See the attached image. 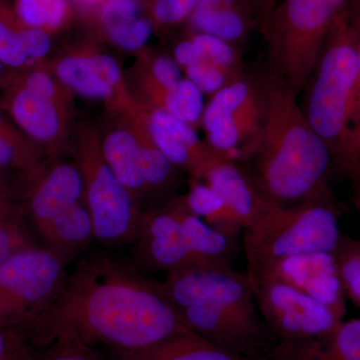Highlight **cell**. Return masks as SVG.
<instances>
[{
    "instance_id": "obj_1",
    "label": "cell",
    "mask_w": 360,
    "mask_h": 360,
    "mask_svg": "<svg viewBox=\"0 0 360 360\" xmlns=\"http://www.w3.org/2000/svg\"><path fill=\"white\" fill-rule=\"evenodd\" d=\"M160 283L106 257L82 259L53 304L25 336L40 350L58 345L134 352L186 333Z\"/></svg>"
},
{
    "instance_id": "obj_2",
    "label": "cell",
    "mask_w": 360,
    "mask_h": 360,
    "mask_svg": "<svg viewBox=\"0 0 360 360\" xmlns=\"http://www.w3.org/2000/svg\"><path fill=\"white\" fill-rule=\"evenodd\" d=\"M262 72V129L255 146L236 163L265 202L292 205L329 184L333 156L310 125L297 96L265 63Z\"/></svg>"
},
{
    "instance_id": "obj_3",
    "label": "cell",
    "mask_w": 360,
    "mask_h": 360,
    "mask_svg": "<svg viewBox=\"0 0 360 360\" xmlns=\"http://www.w3.org/2000/svg\"><path fill=\"white\" fill-rule=\"evenodd\" d=\"M343 206L330 186L321 187L295 205L265 203L243 231L248 277L284 258L335 252L341 238Z\"/></svg>"
},
{
    "instance_id": "obj_4",
    "label": "cell",
    "mask_w": 360,
    "mask_h": 360,
    "mask_svg": "<svg viewBox=\"0 0 360 360\" xmlns=\"http://www.w3.org/2000/svg\"><path fill=\"white\" fill-rule=\"evenodd\" d=\"M359 71V37L347 6L324 41L304 87L307 101L302 108L312 129L328 146L335 167L347 141Z\"/></svg>"
},
{
    "instance_id": "obj_5",
    "label": "cell",
    "mask_w": 360,
    "mask_h": 360,
    "mask_svg": "<svg viewBox=\"0 0 360 360\" xmlns=\"http://www.w3.org/2000/svg\"><path fill=\"white\" fill-rule=\"evenodd\" d=\"M349 0H279L258 22L266 46L265 65L300 96L324 41Z\"/></svg>"
},
{
    "instance_id": "obj_6",
    "label": "cell",
    "mask_w": 360,
    "mask_h": 360,
    "mask_svg": "<svg viewBox=\"0 0 360 360\" xmlns=\"http://www.w3.org/2000/svg\"><path fill=\"white\" fill-rule=\"evenodd\" d=\"M65 267L56 252L37 243L15 251L0 266V328L25 336L63 290Z\"/></svg>"
},
{
    "instance_id": "obj_7",
    "label": "cell",
    "mask_w": 360,
    "mask_h": 360,
    "mask_svg": "<svg viewBox=\"0 0 360 360\" xmlns=\"http://www.w3.org/2000/svg\"><path fill=\"white\" fill-rule=\"evenodd\" d=\"M264 116L262 68H246L236 82L212 96L201 123L207 143L238 162L257 143Z\"/></svg>"
},
{
    "instance_id": "obj_8",
    "label": "cell",
    "mask_w": 360,
    "mask_h": 360,
    "mask_svg": "<svg viewBox=\"0 0 360 360\" xmlns=\"http://www.w3.org/2000/svg\"><path fill=\"white\" fill-rule=\"evenodd\" d=\"M84 200L94 221V238L103 245L134 243L143 212L104 160L101 143L85 137L79 148Z\"/></svg>"
},
{
    "instance_id": "obj_9",
    "label": "cell",
    "mask_w": 360,
    "mask_h": 360,
    "mask_svg": "<svg viewBox=\"0 0 360 360\" xmlns=\"http://www.w3.org/2000/svg\"><path fill=\"white\" fill-rule=\"evenodd\" d=\"M160 286L175 309L224 307L248 316H260L248 274L238 271L229 262H193L167 274Z\"/></svg>"
},
{
    "instance_id": "obj_10",
    "label": "cell",
    "mask_w": 360,
    "mask_h": 360,
    "mask_svg": "<svg viewBox=\"0 0 360 360\" xmlns=\"http://www.w3.org/2000/svg\"><path fill=\"white\" fill-rule=\"evenodd\" d=\"M250 283L258 312L277 341L323 338L343 321L326 305L283 281L259 278Z\"/></svg>"
},
{
    "instance_id": "obj_11",
    "label": "cell",
    "mask_w": 360,
    "mask_h": 360,
    "mask_svg": "<svg viewBox=\"0 0 360 360\" xmlns=\"http://www.w3.org/2000/svg\"><path fill=\"white\" fill-rule=\"evenodd\" d=\"M23 174L26 188L20 200L25 217L40 234L77 203L84 200V184L79 167L60 162L49 169Z\"/></svg>"
},
{
    "instance_id": "obj_12",
    "label": "cell",
    "mask_w": 360,
    "mask_h": 360,
    "mask_svg": "<svg viewBox=\"0 0 360 360\" xmlns=\"http://www.w3.org/2000/svg\"><path fill=\"white\" fill-rule=\"evenodd\" d=\"M250 281L271 278L292 286L329 307L343 319L347 304L333 252H314L278 260Z\"/></svg>"
},
{
    "instance_id": "obj_13",
    "label": "cell",
    "mask_w": 360,
    "mask_h": 360,
    "mask_svg": "<svg viewBox=\"0 0 360 360\" xmlns=\"http://www.w3.org/2000/svg\"><path fill=\"white\" fill-rule=\"evenodd\" d=\"M136 257L144 267L167 274L201 262L187 245L174 196L158 207L143 212L135 240Z\"/></svg>"
},
{
    "instance_id": "obj_14",
    "label": "cell",
    "mask_w": 360,
    "mask_h": 360,
    "mask_svg": "<svg viewBox=\"0 0 360 360\" xmlns=\"http://www.w3.org/2000/svg\"><path fill=\"white\" fill-rule=\"evenodd\" d=\"M0 89V108L8 113L26 136L39 146L58 139L63 129L58 99L28 86L18 70L7 71Z\"/></svg>"
},
{
    "instance_id": "obj_15",
    "label": "cell",
    "mask_w": 360,
    "mask_h": 360,
    "mask_svg": "<svg viewBox=\"0 0 360 360\" xmlns=\"http://www.w3.org/2000/svg\"><path fill=\"white\" fill-rule=\"evenodd\" d=\"M151 139L177 169L191 179H205L206 174L224 158L206 142L203 143L193 127L160 110L151 108L146 116Z\"/></svg>"
},
{
    "instance_id": "obj_16",
    "label": "cell",
    "mask_w": 360,
    "mask_h": 360,
    "mask_svg": "<svg viewBox=\"0 0 360 360\" xmlns=\"http://www.w3.org/2000/svg\"><path fill=\"white\" fill-rule=\"evenodd\" d=\"M56 75L68 89L91 99H110L122 84L120 66L108 54L61 59L56 65Z\"/></svg>"
},
{
    "instance_id": "obj_17",
    "label": "cell",
    "mask_w": 360,
    "mask_h": 360,
    "mask_svg": "<svg viewBox=\"0 0 360 360\" xmlns=\"http://www.w3.org/2000/svg\"><path fill=\"white\" fill-rule=\"evenodd\" d=\"M202 181L221 196L243 229L257 219L266 203L238 163L227 158L217 161Z\"/></svg>"
},
{
    "instance_id": "obj_18",
    "label": "cell",
    "mask_w": 360,
    "mask_h": 360,
    "mask_svg": "<svg viewBox=\"0 0 360 360\" xmlns=\"http://www.w3.org/2000/svg\"><path fill=\"white\" fill-rule=\"evenodd\" d=\"M51 40L46 30L28 27L0 4V61L8 70L35 66L49 54Z\"/></svg>"
},
{
    "instance_id": "obj_19",
    "label": "cell",
    "mask_w": 360,
    "mask_h": 360,
    "mask_svg": "<svg viewBox=\"0 0 360 360\" xmlns=\"http://www.w3.org/2000/svg\"><path fill=\"white\" fill-rule=\"evenodd\" d=\"M110 354L113 360H250L229 352L191 330L143 349L110 352Z\"/></svg>"
},
{
    "instance_id": "obj_20",
    "label": "cell",
    "mask_w": 360,
    "mask_h": 360,
    "mask_svg": "<svg viewBox=\"0 0 360 360\" xmlns=\"http://www.w3.org/2000/svg\"><path fill=\"white\" fill-rule=\"evenodd\" d=\"M101 150L111 172L139 203L148 188L142 172L137 134L124 129L113 130L101 142Z\"/></svg>"
},
{
    "instance_id": "obj_21",
    "label": "cell",
    "mask_w": 360,
    "mask_h": 360,
    "mask_svg": "<svg viewBox=\"0 0 360 360\" xmlns=\"http://www.w3.org/2000/svg\"><path fill=\"white\" fill-rule=\"evenodd\" d=\"M191 30L212 35L243 49L257 20L250 8L231 6H196L187 20Z\"/></svg>"
},
{
    "instance_id": "obj_22",
    "label": "cell",
    "mask_w": 360,
    "mask_h": 360,
    "mask_svg": "<svg viewBox=\"0 0 360 360\" xmlns=\"http://www.w3.org/2000/svg\"><path fill=\"white\" fill-rule=\"evenodd\" d=\"M40 236L44 239V246L68 264L96 238L94 221L85 200L54 219Z\"/></svg>"
},
{
    "instance_id": "obj_23",
    "label": "cell",
    "mask_w": 360,
    "mask_h": 360,
    "mask_svg": "<svg viewBox=\"0 0 360 360\" xmlns=\"http://www.w3.org/2000/svg\"><path fill=\"white\" fill-rule=\"evenodd\" d=\"M174 200L184 238L196 259L231 264L236 239L213 229L205 220L191 212L187 207L184 196L175 195Z\"/></svg>"
},
{
    "instance_id": "obj_24",
    "label": "cell",
    "mask_w": 360,
    "mask_h": 360,
    "mask_svg": "<svg viewBox=\"0 0 360 360\" xmlns=\"http://www.w3.org/2000/svg\"><path fill=\"white\" fill-rule=\"evenodd\" d=\"M184 198L188 210L213 229L236 240L243 233V226L221 196L205 182L191 179L188 193Z\"/></svg>"
},
{
    "instance_id": "obj_25",
    "label": "cell",
    "mask_w": 360,
    "mask_h": 360,
    "mask_svg": "<svg viewBox=\"0 0 360 360\" xmlns=\"http://www.w3.org/2000/svg\"><path fill=\"white\" fill-rule=\"evenodd\" d=\"M42 149L7 120L0 108V170L30 174L40 167Z\"/></svg>"
},
{
    "instance_id": "obj_26",
    "label": "cell",
    "mask_w": 360,
    "mask_h": 360,
    "mask_svg": "<svg viewBox=\"0 0 360 360\" xmlns=\"http://www.w3.org/2000/svg\"><path fill=\"white\" fill-rule=\"evenodd\" d=\"M153 110H160L187 123L194 125L201 122L203 110V94L187 78L172 89L148 90Z\"/></svg>"
},
{
    "instance_id": "obj_27",
    "label": "cell",
    "mask_w": 360,
    "mask_h": 360,
    "mask_svg": "<svg viewBox=\"0 0 360 360\" xmlns=\"http://www.w3.org/2000/svg\"><path fill=\"white\" fill-rule=\"evenodd\" d=\"M137 136L141 143V167L148 191H167L174 186L176 179V170L165 155L155 146L149 135L146 120L139 124Z\"/></svg>"
},
{
    "instance_id": "obj_28",
    "label": "cell",
    "mask_w": 360,
    "mask_h": 360,
    "mask_svg": "<svg viewBox=\"0 0 360 360\" xmlns=\"http://www.w3.org/2000/svg\"><path fill=\"white\" fill-rule=\"evenodd\" d=\"M188 37L200 49L205 60L229 71L234 77H241L245 72L248 66L243 63V52L236 45L205 33L193 32Z\"/></svg>"
},
{
    "instance_id": "obj_29",
    "label": "cell",
    "mask_w": 360,
    "mask_h": 360,
    "mask_svg": "<svg viewBox=\"0 0 360 360\" xmlns=\"http://www.w3.org/2000/svg\"><path fill=\"white\" fill-rule=\"evenodd\" d=\"M312 340L331 359L360 360V319L342 321L329 335Z\"/></svg>"
},
{
    "instance_id": "obj_30",
    "label": "cell",
    "mask_w": 360,
    "mask_h": 360,
    "mask_svg": "<svg viewBox=\"0 0 360 360\" xmlns=\"http://www.w3.org/2000/svg\"><path fill=\"white\" fill-rule=\"evenodd\" d=\"M345 296L360 307V240L341 234L333 252Z\"/></svg>"
},
{
    "instance_id": "obj_31",
    "label": "cell",
    "mask_w": 360,
    "mask_h": 360,
    "mask_svg": "<svg viewBox=\"0 0 360 360\" xmlns=\"http://www.w3.org/2000/svg\"><path fill=\"white\" fill-rule=\"evenodd\" d=\"M15 11L23 25L45 30L63 23L68 4L65 0H18Z\"/></svg>"
},
{
    "instance_id": "obj_32",
    "label": "cell",
    "mask_w": 360,
    "mask_h": 360,
    "mask_svg": "<svg viewBox=\"0 0 360 360\" xmlns=\"http://www.w3.org/2000/svg\"><path fill=\"white\" fill-rule=\"evenodd\" d=\"M356 30L357 37H359V80H357L349 124H348L347 141H345L340 160L335 167L352 182L360 176V30L357 28Z\"/></svg>"
},
{
    "instance_id": "obj_33",
    "label": "cell",
    "mask_w": 360,
    "mask_h": 360,
    "mask_svg": "<svg viewBox=\"0 0 360 360\" xmlns=\"http://www.w3.org/2000/svg\"><path fill=\"white\" fill-rule=\"evenodd\" d=\"M25 219L21 206L0 212V266L15 251L35 243L25 231Z\"/></svg>"
},
{
    "instance_id": "obj_34",
    "label": "cell",
    "mask_w": 360,
    "mask_h": 360,
    "mask_svg": "<svg viewBox=\"0 0 360 360\" xmlns=\"http://www.w3.org/2000/svg\"><path fill=\"white\" fill-rule=\"evenodd\" d=\"M184 71L187 79L191 80L202 94L212 96L240 77H234L229 71L205 59L188 66Z\"/></svg>"
},
{
    "instance_id": "obj_35",
    "label": "cell",
    "mask_w": 360,
    "mask_h": 360,
    "mask_svg": "<svg viewBox=\"0 0 360 360\" xmlns=\"http://www.w3.org/2000/svg\"><path fill=\"white\" fill-rule=\"evenodd\" d=\"M111 41L125 51L141 49L153 33V23L146 18L137 16L132 20L105 28Z\"/></svg>"
},
{
    "instance_id": "obj_36",
    "label": "cell",
    "mask_w": 360,
    "mask_h": 360,
    "mask_svg": "<svg viewBox=\"0 0 360 360\" xmlns=\"http://www.w3.org/2000/svg\"><path fill=\"white\" fill-rule=\"evenodd\" d=\"M41 350L22 333L0 328V360H39Z\"/></svg>"
},
{
    "instance_id": "obj_37",
    "label": "cell",
    "mask_w": 360,
    "mask_h": 360,
    "mask_svg": "<svg viewBox=\"0 0 360 360\" xmlns=\"http://www.w3.org/2000/svg\"><path fill=\"white\" fill-rule=\"evenodd\" d=\"M200 0H153L155 22L163 27L181 25L188 20Z\"/></svg>"
},
{
    "instance_id": "obj_38",
    "label": "cell",
    "mask_w": 360,
    "mask_h": 360,
    "mask_svg": "<svg viewBox=\"0 0 360 360\" xmlns=\"http://www.w3.org/2000/svg\"><path fill=\"white\" fill-rule=\"evenodd\" d=\"M267 360H338L322 354L314 340L277 341Z\"/></svg>"
},
{
    "instance_id": "obj_39",
    "label": "cell",
    "mask_w": 360,
    "mask_h": 360,
    "mask_svg": "<svg viewBox=\"0 0 360 360\" xmlns=\"http://www.w3.org/2000/svg\"><path fill=\"white\" fill-rule=\"evenodd\" d=\"M182 77L181 68L174 58L168 56H158L149 66L148 86L168 89L179 84Z\"/></svg>"
},
{
    "instance_id": "obj_40",
    "label": "cell",
    "mask_w": 360,
    "mask_h": 360,
    "mask_svg": "<svg viewBox=\"0 0 360 360\" xmlns=\"http://www.w3.org/2000/svg\"><path fill=\"white\" fill-rule=\"evenodd\" d=\"M139 0H106L101 11L104 27L118 25L139 15Z\"/></svg>"
},
{
    "instance_id": "obj_41",
    "label": "cell",
    "mask_w": 360,
    "mask_h": 360,
    "mask_svg": "<svg viewBox=\"0 0 360 360\" xmlns=\"http://www.w3.org/2000/svg\"><path fill=\"white\" fill-rule=\"evenodd\" d=\"M39 360H99L94 348L58 345L41 350Z\"/></svg>"
},
{
    "instance_id": "obj_42",
    "label": "cell",
    "mask_w": 360,
    "mask_h": 360,
    "mask_svg": "<svg viewBox=\"0 0 360 360\" xmlns=\"http://www.w3.org/2000/svg\"><path fill=\"white\" fill-rule=\"evenodd\" d=\"M174 59L181 70L182 68L186 70L188 66L198 63L202 58H201L200 49L188 37L175 45Z\"/></svg>"
},
{
    "instance_id": "obj_43",
    "label": "cell",
    "mask_w": 360,
    "mask_h": 360,
    "mask_svg": "<svg viewBox=\"0 0 360 360\" xmlns=\"http://www.w3.org/2000/svg\"><path fill=\"white\" fill-rule=\"evenodd\" d=\"M20 206L18 194L7 177V172L0 170V212Z\"/></svg>"
},
{
    "instance_id": "obj_44",
    "label": "cell",
    "mask_w": 360,
    "mask_h": 360,
    "mask_svg": "<svg viewBox=\"0 0 360 360\" xmlns=\"http://www.w3.org/2000/svg\"><path fill=\"white\" fill-rule=\"evenodd\" d=\"M253 14L258 22L276 6L279 0H250Z\"/></svg>"
},
{
    "instance_id": "obj_45",
    "label": "cell",
    "mask_w": 360,
    "mask_h": 360,
    "mask_svg": "<svg viewBox=\"0 0 360 360\" xmlns=\"http://www.w3.org/2000/svg\"><path fill=\"white\" fill-rule=\"evenodd\" d=\"M348 11L355 27L360 30V0H349Z\"/></svg>"
},
{
    "instance_id": "obj_46",
    "label": "cell",
    "mask_w": 360,
    "mask_h": 360,
    "mask_svg": "<svg viewBox=\"0 0 360 360\" xmlns=\"http://www.w3.org/2000/svg\"><path fill=\"white\" fill-rule=\"evenodd\" d=\"M352 187H354V205L355 210L359 213L360 219V176L354 182H352ZM360 240V238H359Z\"/></svg>"
},
{
    "instance_id": "obj_47",
    "label": "cell",
    "mask_w": 360,
    "mask_h": 360,
    "mask_svg": "<svg viewBox=\"0 0 360 360\" xmlns=\"http://www.w3.org/2000/svg\"><path fill=\"white\" fill-rule=\"evenodd\" d=\"M7 70H8L0 61V86H1L2 82H4V77H6Z\"/></svg>"
},
{
    "instance_id": "obj_48",
    "label": "cell",
    "mask_w": 360,
    "mask_h": 360,
    "mask_svg": "<svg viewBox=\"0 0 360 360\" xmlns=\"http://www.w3.org/2000/svg\"><path fill=\"white\" fill-rule=\"evenodd\" d=\"M78 1L85 6H96V4L103 2V0H78Z\"/></svg>"
},
{
    "instance_id": "obj_49",
    "label": "cell",
    "mask_w": 360,
    "mask_h": 360,
    "mask_svg": "<svg viewBox=\"0 0 360 360\" xmlns=\"http://www.w3.org/2000/svg\"></svg>"
}]
</instances>
